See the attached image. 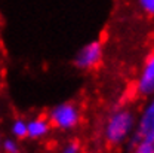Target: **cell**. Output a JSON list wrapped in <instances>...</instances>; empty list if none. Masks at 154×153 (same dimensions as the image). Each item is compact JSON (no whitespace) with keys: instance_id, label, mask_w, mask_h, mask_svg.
<instances>
[{"instance_id":"6da1fadb","label":"cell","mask_w":154,"mask_h":153,"mask_svg":"<svg viewBox=\"0 0 154 153\" xmlns=\"http://www.w3.org/2000/svg\"><path fill=\"white\" fill-rule=\"evenodd\" d=\"M134 123V117L129 112L123 110V112H117L110 117L107 128H105V137L107 141L110 144H119L122 143L132 128Z\"/></svg>"},{"instance_id":"7a4b0ae2","label":"cell","mask_w":154,"mask_h":153,"mask_svg":"<svg viewBox=\"0 0 154 153\" xmlns=\"http://www.w3.org/2000/svg\"><path fill=\"white\" fill-rule=\"evenodd\" d=\"M51 123L59 129H70L76 126L79 122L77 109L71 104H61L51 112Z\"/></svg>"},{"instance_id":"3957f363","label":"cell","mask_w":154,"mask_h":153,"mask_svg":"<svg viewBox=\"0 0 154 153\" xmlns=\"http://www.w3.org/2000/svg\"><path fill=\"white\" fill-rule=\"evenodd\" d=\"M102 48L99 42H92L86 45L76 57V65L80 69H92L101 62Z\"/></svg>"},{"instance_id":"277c9868","label":"cell","mask_w":154,"mask_h":153,"mask_svg":"<svg viewBox=\"0 0 154 153\" xmlns=\"http://www.w3.org/2000/svg\"><path fill=\"white\" fill-rule=\"evenodd\" d=\"M141 141H154V100L144 112L138 126V132L134 138L135 146Z\"/></svg>"},{"instance_id":"5b68a950","label":"cell","mask_w":154,"mask_h":153,"mask_svg":"<svg viewBox=\"0 0 154 153\" xmlns=\"http://www.w3.org/2000/svg\"><path fill=\"white\" fill-rule=\"evenodd\" d=\"M138 89L142 94L154 92V54L148 58V61L145 64V69L139 79V83H138Z\"/></svg>"},{"instance_id":"8992f818","label":"cell","mask_w":154,"mask_h":153,"mask_svg":"<svg viewBox=\"0 0 154 153\" xmlns=\"http://www.w3.org/2000/svg\"><path fill=\"white\" fill-rule=\"evenodd\" d=\"M49 129V123L45 119H34L27 125V135L31 138H40L46 135Z\"/></svg>"},{"instance_id":"52a82bcc","label":"cell","mask_w":154,"mask_h":153,"mask_svg":"<svg viewBox=\"0 0 154 153\" xmlns=\"http://www.w3.org/2000/svg\"><path fill=\"white\" fill-rule=\"evenodd\" d=\"M12 132L17 137H19V138L27 137V123L24 120H17L14 123V126H12Z\"/></svg>"},{"instance_id":"ba28073f","label":"cell","mask_w":154,"mask_h":153,"mask_svg":"<svg viewBox=\"0 0 154 153\" xmlns=\"http://www.w3.org/2000/svg\"><path fill=\"white\" fill-rule=\"evenodd\" d=\"M136 152L141 153H154V141H141L136 144Z\"/></svg>"},{"instance_id":"9c48e42d","label":"cell","mask_w":154,"mask_h":153,"mask_svg":"<svg viewBox=\"0 0 154 153\" xmlns=\"http://www.w3.org/2000/svg\"><path fill=\"white\" fill-rule=\"evenodd\" d=\"M141 6L144 8L145 12L154 14V0H141Z\"/></svg>"},{"instance_id":"30bf717a","label":"cell","mask_w":154,"mask_h":153,"mask_svg":"<svg viewBox=\"0 0 154 153\" xmlns=\"http://www.w3.org/2000/svg\"><path fill=\"white\" fill-rule=\"evenodd\" d=\"M3 147H5L6 152H18V147H17V144L12 140H5L3 141Z\"/></svg>"},{"instance_id":"8fae6325","label":"cell","mask_w":154,"mask_h":153,"mask_svg":"<svg viewBox=\"0 0 154 153\" xmlns=\"http://www.w3.org/2000/svg\"><path fill=\"white\" fill-rule=\"evenodd\" d=\"M70 147H65L64 150L65 152H77L79 150V147H77V144H74V143H71V144H68Z\"/></svg>"}]
</instances>
